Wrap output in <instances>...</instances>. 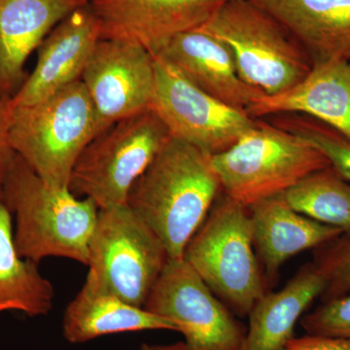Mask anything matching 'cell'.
<instances>
[{
  "instance_id": "1",
  "label": "cell",
  "mask_w": 350,
  "mask_h": 350,
  "mask_svg": "<svg viewBox=\"0 0 350 350\" xmlns=\"http://www.w3.org/2000/svg\"><path fill=\"white\" fill-rule=\"evenodd\" d=\"M221 191L213 155L170 137L133 184L126 206L155 232L170 258L181 259Z\"/></svg>"
},
{
  "instance_id": "2",
  "label": "cell",
  "mask_w": 350,
  "mask_h": 350,
  "mask_svg": "<svg viewBox=\"0 0 350 350\" xmlns=\"http://www.w3.org/2000/svg\"><path fill=\"white\" fill-rule=\"evenodd\" d=\"M2 202L15 218L14 243L21 257L36 264L66 258L88 266L100 211L93 200L53 187L13 153L2 172Z\"/></svg>"
},
{
  "instance_id": "3",
  "label": "cell",
  "mask_w": 350,
  "mask_h": 350,
  "mask_svg": "<svg viewBox=\"0 0 350 350\" xmlns=\"http://www.w3.org/2000/svg\"><path fill=\"white\" fill-rule=\"evenodd\" d=\"M96 135V111L81 79L36 105L13 107L11 149L53 187L68 189L76 162Z\"/></svg>"
},
{
  "instance_id": "4",
  "label": "cell",
  "mask_w": 350,
  "mask_h": 350,
  "mask_svg": "<svg viewBox=\"0 0 350 350\" xmlns=\"http://www.w3.org/2000/svg\"><path fill=\"white\" fill-rule=\"evenodd\" d=\"M183 259L238 317L250 314L268 292L253 245L247 207L224 193L189 241Z\"/></svg>"
},
{
  "instance_id": "5",
  "label": "cell",
  "mask_w": 350,
  "mask_h": 350,
  "mask_svg": "<svg viewBox=\"0 0 350 350\" xmlns=\"http://www.w3.org/2000/svg\"><path fill=\"white\" fill-rule=\"evenodd\" d=\"M223 193L243 206L284 194L308 175L331 167L312 144L258 121L232 147L213 156Z\"/></svg>"
},
{
  "instance_id": "6",
  "label": "cell",
  "mask_w": 350,
  "mask_h": 350,
  "mask_svg": "<svg viewBox=\"0 0 350 350\" xmlns=\"http://www.w3.org/2000/svg\"><path fill=\"white\" fill-rule=\"evenodd\" d=\"M198 29L226 44L241 79L265 96L296 86L312 68L299 43L252 0L224 2Z\"/></svg>"
},
{
  "instance_id": "7",
  "label": "cell",
  "mask_w": 350,
  "mask_h": 350,
  "mask_svg": "<svg viewBox=\"0 0 350 350\" xmlns=\"http://www.w3.org/2000/svg\"><path fill=\"white\" fill-rule=\"evenodd\" d=\"M170 131L151 108L109 126L87 145L68 189L98 208L126 204L129 193L170 139Z\"/></svg>"
},
{
  "instance_id": "8",
  "label": "cell",
  "mask_w": 350,
  "mask_h": 350,
  "mask_svg": "<svg viewBox=\"0 0 350 350\" xmlns=\"http://www.w3.org/2000/svg\"><path fill=\"white\" fill-rule=\"evenodd\" d=\"M169 259L161 239L126 204L100 209L90 241L87 278L144 308Z\"/></svg>"
},
{
  "instance_id": "9",
  "label": "cell",
  "mask_w": 350,
  "mask_h": 350,
  "mask_svg": "<svg viewBox=\"0 0 350 350\" xmlns=\"http://www.w3.org/2000/svg\"><path fill=\"white\" fill-rule=\"evenodd\" d=\"M144 308L174 322L187 350L243 349L245 327L183 258H170Z\"/></svg>"
},
{
  "instance_id": "10",
  "label": "cell",
  "mask_w": 350,
  "mask_h": 350,
  "mask_svg": "<svg viewBox=\"0 0 350 350\" xmlns=\"http://www.w3.org/2000/svg\"><path fill=\"white\" fill-rule=\"evenodd\" d=\"M155 89L151 109L170 137L217 155L236 144L258 120L216 100L189 81L162 56H155Z\"/></svg>"
},
{
  "instance_id": "11",
  "label": "cell",
  "mask_w": 350,
  "mask_h": 350,
  "mask_svg": "<svg viewBox=\"0 0 350 350\" xmlns=\"http://www.w3.org/2000/svg\"><path fill=\"white\" fill-rule=\"evenodd\" d=\"M81 81L96 111L98 135L117 122L150 108L155 57L139 44L100 39Z\"/></svg>"
},
{
  "instance_id": "12",
  "label": "cell",
  "mask_w": 350,
  "mask_h": 350,
  "mask_svg": "<svg viewBox=\"0 0 350 350\" xmlns=\"http://www.w3.org/2000/svg\"><path fill=\"white\" fill-rule=\"evenodd\" d=\"M224 0H89L100 39L139 44L158 56L178 34L206 24Z\"/></svg>"
},
{
  "instance_id": "13",
  "label": "cell",
  "mask_w": 350,
  "mask_h": 350,
  "mask_svg": "<svg viewBox=\"0 0 350 350\" xmlns=\"http://www.w3.org/2000/svg\"><path fill=\"white\" fill-rule=\"evenodd\" d=\"M100 27L89 2L59 23L38 49L33 71L11 98L13 107L36 105L81 79Z\"/></svg>"
},
{
  "instance_id": "14",
  "label": "cell",
  "mask_w": 350,
  "mask_h": 350,
  "mask_svg": "<svg viewBox=\"0 0 350 350\" xmlns=\"http://www.w3.org/2000/svg\"><path fill=\"white\" fill-rule=\"evenodd\" d=\"M253 245L266 282H276L287 260L315 250L344 234L338 228L317 222L295 211L284 194L259 200L247 207Z\"/></svg>"
},
{
  "instance_id": "15",
  "label": "cell",
  "mask_w": 350,
  "mask_h": 350,
  "mask_svg": "<svg viewBox=\"0 0 350 350\" xmlns=\"http://www.w3.org/2000/svg\"><path fill=\"white\" fill-rule=\"evenodd\" d=\"M252 118L296 113L330 126L350 142V59L312 64L296 86L275 96H262L246 109Z\"/></svg>"
},
{
  "instance_id": "16",
  "label": "cell",
  "mask_w": 350,
  "mask_h": 350,
  "mask_svg": "<svg viewBox=\"0 0 350 350\" xmlns=\"http://www.w3.org/2000/svg\"><path fill=\"white\" fill-rule=\"evenodd\" d=\"M89 0H0V98L25 80V64L59 23Z\"/></svg>"
},
{
  "instance_id": "17",
  "label": "cell",
  "mask_w": 350,
  "mask_h": 350,
  "mask_svg": "<svg viewBox=\"0 0 350 350\" xmlns=\"http://www.w3.org/2000/svg\"><path fill=\"white\" fill-rule=\"evenodd\" d=\"M158 56L204 93L237 109L246 111L264 96L241 79L229 47L200 29L175 36Z\"/></svg>"
},
{
  "instance_id": "18",
  "label": "cell",
  "mask_w": 350,
  "mask_h": 350,
  "mask_svg": "<svg viewBox=\"0 0 350 350\" xmlns=\"http://www.w3.org/2000/svg\"><path fill=\"white\" fill-rule=\"evenodd\" d=\"M278 21L312 64L350 56V0H252Z\"/></svg>"
},
{
  "instance_id": "19",
  "label": "cell",
  "mask_w": 350,
  "mask_h": 350,
  "mask_svg": "<svg viewBox=\"0 0 350 350\" xmlns=\"http://www.w3.org/2000/svg\"><path fill=\"white\" fill-rule=\"evenodd\" d=\"M325 287L323 275L313 262H308L280 291L267 292L248 314L243 350H284L295 338L297 322Z\"/></svg>"
},
{
  "instance_id": "20",
  "label": "cell",
  "mask_w": 350,
  "mask_h": 350,
  "mask_svg": "<svg viewBox=\"0 0 350 350\" xmlns=\"http://www.w3.org/2000/svg\"><path fill=\"white\" fill-rule=\"evenodd\" d=\"M64 338L83 344L103 336L149 330L178 332L174 322L131 305L86 278L64 315Z\"/></svg>"
},
{
  "instance_id": "21",
  "label": "cell",
  "mask_w": 350,
  "mask_h": 350,
  "mask_svg": "<svg viewBox=\"0 0 350 350\" xmlns=\"http://www.w3.org/2000/svg\"><path fill=\"white\" fill-rule=\"evenodd\" d=\"M55 288L38 264L21 257L14 243L12 215L0 202V312L17 310L27 317L48 314Z\"/></svg>"
},
{
  "instance_id": "22",
  "label": "cell",
  "mask_w": 350,
  "mask_h": 350,
  "mask_svg": "<svg viewBox=\"0 0 350 350\" xmlns=\"http://www.w3.org/2000/svg\"><path fill=\"white\" fill-rule=\"evenodd\" d=\"M284 197L298 213L350 234V182L333 167L308 175Z\"/></svg>"
},
{
  "instance_id": "23",
  "label": "cell",
  "mask_w": 350,
  "mask_h": 350,
  "mask_svg": "<svg viewBox=\"0 0 350 350\" xmlns=\"http://www.w3.org/2000/svg\"><path fill=\"white\" fill-rule=\"evenodd\" d=\"M315 265L326 280L322 301L344 296L350 291V234L344 232L314 250Z\"/></svg>"
},
{
  "instance_id": "24",
  "label": "cell",
  "mask_w": 350,
  "mask_h": 350,
  "mask_svg": "<svg viewBox=\"0 0 350 350\" xmlns=\"http://www.w3.org/2000/svg\"><path fill=\"white\" fill-rule=\"evenodd\" d=\"M282 128L305 138L328 159L331 167L350 182V142L330 126L317 120H287Z\"/></svg>"
},
{
  "instance_id": "25",
  "label": "cell",
  "mask_w": 350,
  "mask_h": 350,
  "mask_svg": "<svg viewBox=\"0 0 350 350\" xmlns=\"http://www.w3.org/2000/svg\"><path fill=\"white\" fill-rule=\"evenodd\" d=\"M300 323L308 335L350 342V291L323 301L313 312L301 317Z\"/></svg>"
},
{
  "instance_id": "26",
  "label": "cell",
  "mask_w": 350,
  "mask_h": 350,
  "mask_svg": "<svg viewBox=\"0 0 350 350\" xmlns=\"http://www.w3.org/2000/svg\"><path fill=\"white\" fill-rule=\"evenodd\" d=\"M284 350H350V342L306 335L292 338Z\"/></svg>"
},
{
  "instance_id": "27",
  "label": "cell",
  "mask_w": 350,
  "mask_h": 350,
  "mask_svg": "<svg viewBox=\"0 0 350 350\" xmlns=\"http://www.w3.org/2000/svg\"><path fill=\"white\" fill-rule=\"evenodd\" d=\"M13 107L11 98H0V170H3L13 150L9 144V126Z\"/></svg>"
},
{
  "instance_id": "28",
  "label": "cell",
  "mask_w": 350,
  "mask_h": 350,
  "mask_svg": "<svg viewBox=\"0 0 350 350\" xmlns=\"http://www.w3.org/2000/svg\"><path fill=\"white\" fill-rule=\"evenodd\" d=\"M140 350H187L184 342H175L170 345H149L144 344Z\"/></svg>"
},
{
  "instance_id": "29",
  "label": "cell",
  "mask_w": 350,
  "mask_h": 350,
  "mask_svg": "<svg viewBox=\"0 0 350 350\" xmlns=\"http://www.w3.org/2000/svg\"><path fill=\"white\" fill-rule=\"evenodd\" d=\"M2 172L3 170H0V202L2 200Z\"/></svg>"
},
{
  "instance_id": "30",
  "label": "cell",
  "mask_w": 350,
  "mask_h": 350,
  "mask_svg": "<svg viewBox=\"0 0 350 350\" xmlns=\"http://www.w3.org/2000/svg\"><path fill=\"white\" fill-rule=\"evenodd\" d=\"M225 2H228V1H234V0H224Z\"/></svg>"
},
{
  "instance_id": "31",
  "label": "cell",
  "mask_w": 350,
  "mask_h": 350,
  "mask_svg": "<svg viewBox=\"0 0 350 350\" xmlns=\"http://www.w3.org/2000/svg\"><path fill=\"white\" fill-rule=\"evenodd\" d=\"M349 59H350V56H349Z\"/></svg>"
}]
</instances>
